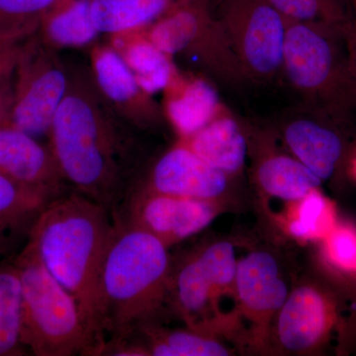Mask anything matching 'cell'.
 Instances as JSON below:
<instances>
[{
	"instance_id": "cell-23",
	"label": "cell",
	"mask_w": 356,
	"mask_h": 356,
	"mask_svg": "<svg viewBox=\"0 0 356 356\" xmlns=\"http://www.w3.org/2000/svg\"><path fill=\"white\" fill-rule=\"evenodd\" d=\"M90 2L91 0H62L44 18L39 36L57 51L93 46L100 33L93 23Z\"/></svg>"
},
{
	"instance_id": "cell-11",
	"label": "cell",
	"mask_w": 356,
	"mask_h": 356,
	"mask_svg": "<svg viewBox=\"0 0 356 356\" xmlns=\"http://www.w3.org/2000/svg\"><path fill=\"white\" fill-rule=\"evenodd\" d=\"M214 201L168 195L134 189L125 202L123 217L159 238L166 247L198 234L216 217Z\"/></svg>"
},
{
	"instance_id": "cell-4",
	"label": "cell",
	"mask_w": 356,
	"mask_h": 356,
	"mask_svg": "<svg viewBox=\"0 0 356 356\" xmlns=\"http://www.w3.org/2000/svg\"><path fill=\"white\" fill-rule=\"evenodd\" d=\"M22 286V343L36 356L96 355L81 308L26 243L13 257Z\"/></svg>"
},
{
	"instance_id": "cell-32",
	"label": "cell",
	"mask_w": 356,
	"mask_h": 356,
	"mask_svg": "<svg viewBox=\"0 0 356 356\" xmlns=\"http://www.w3.org/2000/svg\"><path fill=\"white\" fill-rule=\"evenodd\" d=\"M13 92L6 86H0V126L10 125Z\"/></svg>"
},
{
	"instance_id": "cell-30",
	"label": "cell",
	"mask_w": 356,
	"mask_h": 356,
	"mask_svg": "<svg viewBox=\"0 0 356 356\" xmlns=\"http://www.w3.org/2000/svg\"><path fill=\"white\" fill-rule=\"evenodd\" d=\"M20 44H0V86H6L13 77Z\"/></svg>"
},
{
	"instance_id": "cell-6",
	"label": "cell",
	"mask_w": 356,
	"mask_h": 356,
	"mask_svg": "<svg viewBox=\"0 0 356 356\" xmlns=\"http://www.w3.org/2000/svg\"><path fill=\"white\" fill-rule=\"evenodd\" d=\"M144 32L173 60L188 58L229 83L247 81L211 0H181Z\"/></svg>"
},
{
	"instance_id": "cell-34",
	"label": "cell",
	"mask_w": 356,
	"mask_h": 356,
	"mask_svg": "<svg viewBox=\"0 0 356 356\" xmlns=\"http://www.w3.org/2000/svg\"><path fill=\"white\" fill-rule=\"evenodd\" d=\"M353 3H355V6L356 7V0H353Z\"/></svg>"
},
{
	"instance_id": "cell-22",
	"label": "cell",
	"mask_w": 356,
	"mask_h": 356,
	"mask_svg": "<svg viewBox=\"0 0 356 356\" xmlns=\"http://www.w3.org/2000/svg\"><path fill=\"white\" fill-rule=\"evenodd\" d=\"M181 0H91L97 31L109 36L147 29Z\"/></svg>"
},
{
	"instance_id": "cell-1",
	"label": "cell",
	"mask_w": 356,
	"mask_h": 356,
	"mask_svg": "<svg viewBox=\"0 0 356 356\" xmlns=\"http://www.w3.org/2000/svg\"><path fill=\"white\" fill-rule=\"evenodd\" d=\"M129 128L103 98L90 69L72 67L69 88L49 131V147L70 189L113 215L126 197Z\"/></svg>"
},
{
	"instance_id": "cell-15",
	"label": "cell",
	"mask_w": 356,
	"mask_h": 356,
	"mask_svg": "<svg viewBox=\"0 0 356 356\" xmlns=\"http://www.w3.org/2000/svg\"><path fill=\"white\" fill-rule=\"evenodd\" d=\"M0 173L56 194L67 191L50 147L13 125L0 126Z\"/></svg>"
},
{
	"instance_id": "cell-26",
	"label": "cell",
	"mask_w": 356,
	"mask_h": 356,
	"mask_svg": "<svg viewBox=\"0 0 356 356\" xmlns=\"http://www.w3.org/2000/svg\"><path fill=\"white\" fill-rule=\"evenodd\" d=\"M62 0H0V44H20L35 35Z\"/></svg>"
},
{
	"instance_id": "cell-9",
	"label": "cell",
	"mask_w": 356,
	"mask_h": 356,
	"mask_svg": "<svg viewBox=\"0 0 356 356\" xmlns=\"http://www.w3.org/2000/svg\"><path fill=\"white\" fill-rule=\"evenodd\" d=\"M350 115L302 103L282 114L278 130L289 153L324 182L346 158Z\"/></svg>"
},
{
	"instance_id": "cell-8",
	"label": "cell",
	"mask_w": 356,
	"mask_h": 356,
	"mask_svg": "<svg viewBox=\"0 0 356 356\" xmlns=\"http://www.w3.org/2000/svg\"><path fill=\"white\" fill-rule=\"evenodd\" d=\"M216 15L247 81L282 77L287 20L267 0H221Z\"/></svg>"
},
{
	"instance_id": "cell-35",
	"label": "cell",
	"mask_w": 356,
	"mask_h": 356,
	"mask_svg": "<svg viewBox=\"0 0 356 356\" xmlns=\"http://www.w3.org/2000/svg\"><path fill=\"white\" fill-rule=\"evenodd\" d=\"M355 273H356V271H355Z\"/></svg>"
},
{
	"instance_id": "cell-17",
	"label": "cell",
	"mask_w": 356,
	"mask_h": 356,
	"mask_svg": "<svg viewBox=\"0 0 356 356\" xmlns=\"http://www.w3.org/2000/svg\"><path fill=\"white\" fill-rule=\"evenodd\" d=\"M163 92L165 119L181 139L197 132L226 108L214 86L193 74L178 72Z\"/></svg>"
},
{
	"instance_id": "cell-18",
	"label": "cell",
	"mask_w": 356,
	"mask_h": 356,
	"mask_svg": "<svg viewBox=\"0 0 356 356\" xmlns=\"http://www.w3.org/2000/svg\"><path fill=\"white\" fill-rule=\"evenodd\" d=\"M235 286L245 310L257 316L280 311L289 295L277 261L266 252H252L238 262Z\"/></svg>"
},
{
	"instance_id": "cell-31",
	"label": "cell",
	"mask_w": 356,
	"mask_h": 356,
	"mask_svg": "<svg viewBox=\"0 0 356 356\" xmlns=\"http://www.w3.org/2000/svg\"><path fill=\"white\" fill-rule=\"evenodd\" d=\"M344 36L348 48L350 76L356 90V14L344 28Z\"/></svg>"
},
{
	"instance_id": "cell-13",
	"label": "cell",
	"mask_w": 356,
	"mask_h": 356,
	"mask_svg": "<svg viewBox=\"0 0 356 356\" xmlns=\"http://www.w3.org/2000/svg\"><path fill=\"white\" fill-rule=\"evenodd\" d=\"M228 184V175L206 163L180 142L156 161L146 182L139 188L215 201L227 191Z\"/></svg>"
},
{
	"instance_id": "cell-24",
	"label": "cell",
	"mask_w": 356,
	"mask_h": 356,
	"mask_svg": "<svg viewBox=\"0 0 356 356\" xmlns=\"http://www.w3.org/2000/svg\"><path fill=\"white\" fill-rule=\"evenodd\" d=\"M262 191L281 200L299 202L323 181L295 156L280 153L262 156L255 170Z\"/></svg>"
},
{
	"instance_id": "cell-20",
	"label": "cell",
	"mask_w": 356,
	"mask_h": 356,
	"mask_svg": "<svg viewBox=\"0 0 356 356\" xmlns=\"http://www.w3.org/2000/svg\"><path fill=\"white\" fill-rule=\"evenodd\" d=\"M110 44L120 54L138 83L149 95L165 90L179 72L175 60L159 50L144 30L111 36Z\"/></svg>"
},
{
	"instance_id": "cell-19",
	"label": "cell",
	"mask_w": 356,
	"mask_h": 356,
	"mask_svg": "<svg viewBox=\"0 0 356 356\" xmlns=\"http://www.w3.org/2000/svg\"><path fill=\"white\" fill-rule=\"evenodd\" d=\"M180 142L229 177L243 170L250 147L245 129L227 106L210 123Z\"/></svg>"
},
{
	"instance_id": "cell-5",
	"label": "cell",
	"mask_w": 356,
	"mask_h": 356,
	"mask_svg": "<svg viewBox=\"0 0 356 356\" xmlns=\"http://www.w3.org/2000/svg\"><path fill=\"white\" fill-rule=\"evenodd\" d=\"M346 26L287 21L282 77L304 104L346 114L355 108Z\"/></svg>"
},
{
	"instance_id": "cell-12",
	"label": "cell",
	"mask_w": 356,
	"mask_h": 356,
	"mask_svg": "<svg viewBox=\"0 0 356 356\" xmlns=\"http://www.w3.org/2000/svg\"><path fill=\"white\" fill-rule=\"evenodd\" d=\"M89 69L103 98L134 129L154 127L165 118L111 44H93Z\"/></svg>"
},
{
	"instance_id": "cell-28",
	"label": "cell",
	"mask_w": 356,
	"mask_h": 356,
	"mask_svg": "<svg viewBox=\"0 0 356 356\" xmlns=\"http://www.w3.org/2000/svg\"><path fill=\"white\" fill-rule=\"evenodd\" d=\"M299 202L296 219L290 222V233L299 238L327 236L334 227L332 210L327 199L316 189Z\"/></svg>"
},
{
	"instance_id": "cell-2",
	"label": "cell",
	"mask_w": 356,
	"mask_h": 356,
	"mask_svg": "<svg viewBox=\"0 0 356 356\" xmlns=\"http://www.w3.org/2000/svg\"><path fill=\"white\" fill-rule=\"evenodd\" d=\"M113 214L100 204L72 191L60 194L41 213L28 243L42 264L72 295L100 355L98 283L105 254L113 235Z\"/></svg>"
},
{
	"instance_id": "cell-25",
	"label": "cell",
	"mask_w": 356,
	"mask_h": 356,
	"mask_svg": "<svg viewBox=\"0 0 356 356\" xmlns=\"http://www.w3.org/2000/svg\"><path fill=\"white\" fill-rule=\"evenodd\" d=\"M13 257L0 259V356H22V286Z\"/></svg>"
},
{
	"instance_id": "cell-33",
	"label": "cell",
	"mask_w": 356,
	"mask_h": 356,
	"mask_svg": "<svg viewBox=\"0 0 356 356\" xmlns=\"http://www.w3.org/2000/svg\"><path fill=\"white\" fill-rule=\"evenodd\" d=\"M351 172H353V175H355L356 178V154L353 159V163H351Z\"/></svg>"
},
{
	"instance_id": "cell-14",
	"label": "cell",
	"mask_w": 356,
	"mask_h": 356,
	"mask_svg": "<svg viewBox=\"0 0 356 356\" xmlns=\"http://www.w3.org/2000/svg\"><path fill=\"white\" fill-rule=\"evenodd\" d=\"M278 312V339L293 353H306L324 343L336 318L332 300L313 286L289 293Z\"/></svg>"
},
{
	"instance_id": "cell-10",
	"label": "cell",
	"mask_w": 356,
	"mask_h": 356,
	"mask_svg": "<svg viewBox=\"0 0 356 356\" xmlns=\"http://www.w3.org/2000/svg\"><path fill=\"white\" fill-rule=\"evenodd\" d=\"M236 266L234 245L219 242L189 257L175 278L170 275L168 291H172L175 308L191 329L200 331L215 297L235 284Z\"/></svg>"
},
{
	"instance_id": "cell-27",
	"label": "cell",
	"mask_w": 356,
	"mask_h": 356,
	"mask_svg": "<svg viewBox=\"0 0 356 356\" xmlns=\"http://www.w3.org/2000/svg\"><path fill=\"white\" fill-rule=\"evenodd\" d=\"M275 10L292 22L346 26L355 14L343 0H267Z\"/></svg>"
},
{
	"instance_id": "cell-21",
	"label": "cell",
	"mask_w": 356,
	"mask_h": 356,
	"mask_svg": "<svg viewBox=\"0 0 356 356\" xmlns=\"http://www.w3.org/2000/svg\"><path fill=\"white\" fill-rule=\"evenodd\" d=\"M135 355L228 356L229 351L216 339L195 329L163 331L151 323L126 337Z\"/></svg>"
},
{
	"instance_id": "cell-3",
	"label": "cell",
	"mask_w": 356,
	"mask_h": 356,
	"mask_svg": "<svg viewBox=\"0 0 356 356\" xmlns=\"http://www.w3.org/2000/svg\"><path fill=\"white\" fill-rule=\"evenodd\" d=\"M98 283L100 330L111 339L153 323L170 283L168 248L149 232L114 218Z\"/></svg>"
},
{
	"instance_id": "cell-7",
	"label": "cell",
	"mask_w": 356,
	"mask_h": 356,
	"mask_svg": "<svg viewBox=\"0 0 356 356\" xmlns=\"http://www.w3.org/2000/svg\"><path fill=\"white\" fill-rule=\"evenodd\" d=\"M10 125L33 137L49 135L70 81V67L38 34L20 44L14 70Z\"/></svg>"
},
{
	"instance_id": "cell-29",
	"label": "cell",
	"mask_w": 356,
	"mask_h": 356,
	"mask_svg": "<svg viewBox=\"0 0 356 356\" xmlns=\"http://www.w3.org/2000/svg\"><path fill=\"white\" fill-rule=\"evenodd\" d=\"M325 252L334 266L356 271V229L350 226H334L325 236Z\"/></svg>"
},
{
	"instance_id": "cell-16",
	"label": "cell",
	"mask_w": 356,
	"mask_h": 356,
	"mask_svg": "<svg viewBox=\"0 0 356 356\" xmlns=\"http://www.w3.org/2000/svg\"><path fill=\"white\" fill-rule=\"evenodd\" d=\"M58 195L0 173V259L24 248L40 215Z\"/></svg>"
}]
</instances>
